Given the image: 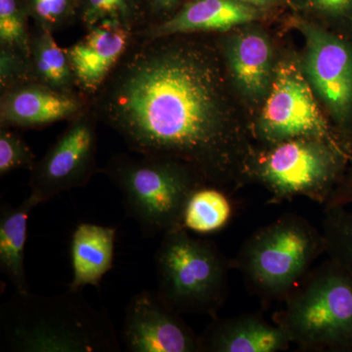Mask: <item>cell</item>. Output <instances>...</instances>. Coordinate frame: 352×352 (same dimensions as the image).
Segmentation results:
<instances>
[{"mask_svg":"<svg viewBox=\"0 0 352 352\" xmlns=\"http://www.w3.org/2000/svg\"><path fill=\"white\" fill-rule=\"evenodd\" d=\"M149 38L120 61L102 116L141 156L188 164L210 185L237 188L249 157L224 113L217 69L200 51Z\"/></svg>","mask_w":352,"mask_h":352,"instance_id":"1","label":"cell"},{"mask_svg":"<svg viewBox=\"0 0 352 352\" xmlns=\"http://www.w3.org/2000/svg\"><path fill=\"white\" fill-rule=\"evenodd\" d=\"M1 351L118 352L119 339L105 310L80 291L59 295L15 294L0 308Z\"/></svg>","mask_w":352,"mask_h":352,"instance_id":"2","label":"cell"},{"mask_svg":"<svg viewBox=\"0 0 352 352\" xmlns=\"http://www.w3.org/2000/svg\"><path fill=\"white\" fill-rule=\"evenodd\" d=\"M274 316L302 351L352 352V272L329 258L309 271Z\"/></svg>","mask_w":352,"mask_h":352,"instance_id":"3","label":"cell"},{"mask_svg":"<svg viewBox=\"0 0 352 352\" xmlns=\"http://www.w3.org/2000/svg\"><path fill=\"white\" fill-rule=\"evenodd\" d=\"M326 254L323 232L302 215L285 214L248 238L231 261L263 303L284 300Z\"/></svg>","mask_w":352,"mask_h":352,"instance_id":"4","label":"cell"},{"mask_svg":"<svg viewBox=\"0 0 352 352\" xmlns=\"http://www.w3.org/2000/svg\"><path fill=\"white\" fill-rule=\"evenodd\" d=\"M103 173L119 189L127 215L138 222L145 237L183 226L190 196L208 184L188 164L170 157H113Z\"/></svg>","mask_w":352,"mask_h":352,"instance_id":"5","label":"cell"},{"mask_svg":"<svg viewBox=\"0 0 352 352\" xmlns=\"http://www.w3.org/2000/svg\"><path fill=\"white\" fill-rule=\"evenodd\" d=\"M155 263L157 294L171 309L217 317L228 296L232 263L214 242L176 227L164 234Z\"/></svg>","mask_w":352,"mask_h":352,"instance_id":"6","label":"cell"},{"mask_svg":"<svg viewBox=\"0 0 352 352\" xmlns=\"http://www.w3.org/2000/svg\"><path fill=\"white\" fill-rule=\"evenodd\" d=\"M349 154L323 139H289L248 160L245 177L263 184L270 203L305 197L325 207L342 179Z\"/></svg>","mask_w":352,"mask_h":352,"instance_id":"7","label":"cell"},{"mask_svg":"<svg viewBox=\"0 0 352 352\" xmlns=\"http://www.w3.org/2000/svg\"><path fill=\"white\" fill-rule=\"evenodd\" d=\"M258 131L270 146L289 139L311 138L346 150L325 122L305 74L292 60H284L275 69Z\"/></svg>","mask_w":352,"mask_h":352,"instance_id":"8","label":"cell"},{"mask_svg":"<svg viewBox=\"0 0 352 352\" xmlns=\"http://www.w3.org/2000/svg\"><path fill=\"white\" fill-rule=\"evenodd\" d=\"M96 129L90 116L69 124L31 170L29 199L38 207L58 194L82 188L96 171Z\"/></svg>","mask_w":352,"mask_h":352,"instance_id":"9","label":"cell"},{"mask_svg":"<svg viewBox=\"0 0 352 352\" xmlns=\"http://www.w3.org/2000/svg\"><path fill=\"white\" fill-rule=\"evenodd\" d=\"M122 344L129 352H201L197 335L157 291L131 298L124 315Z\"/></svg>","mask_w":352,"mask_h":352,"instance_id":"10","label":"cell"},{"mask_svg":"<svg viewBox=\"0 0 352 352\" xmlns=\"http://www.w3.org/2000/svg\"><path fill=\"white\" fill-rule=\"evenodd\" d=\"M305 71L333 115L346 119L352 107V51L342 41L316 28H305Z\"/></svg>","mask_w":352,"mask_h":352,"instance_id":"11","label":"cell"},{"mask_svg":"<svg viewBox=\"0 0 352 352\" xmlns=\"http://www.w3.org/2000/svg\"><path fill=\"white\" fill-rule=\"evenodd\" d=\"M131 29L120 23L104 21L67 51L75 82L85 91L96 92L106 83L126 54Z\"/></svg>","mask_w":352,"mask_h":352,"instance_id":"12","label":"cell"},{"mask_svg":"<svg viewBox=\"0 0 352 352\" xmlns=\"http://www.w3.org/2000/svg\"><path fill=\"white\" fill-rule=\"evenodd\" d=\"M80 108L82 103L69 92L28 82L6 90L0 116L4 126L36 127L76 117Z\"/></svg>","mask_w":352,"mask_h":352,"instance_id":"13","label":"cell"},{"mask_svg":"<svg viewBox=\"0 0 352 352\" xmlns=\"http://www.w3.org/2000/svg\"><path fill=\"white\" fill-rule=\"evenodd\" d=\"M212 319L201 335V352H280L292 346L283 329L258 314Z\"/></svg>","mask_w":352,"mask_h":352,"instance_id":"14","label":"cell"},{"mask_svg":"<svg viewBox=\"0 0 352 352\" xmlns=\"http://www.w3.org/2000/svg\"><path fill=\"white\" fill-rule=\"evenodd\" d=\"M117 229L82 222L76 227L71 240L73 278L69 289L80 291L87 286L98 288L113 267Z\"/></svg>","mask_w":352,"mask_h":352,"instance_id":"15","label":"cell"},{"mask_svg":"<svg viewBox=\"0 0 352 352\" xmlns=\"http://www.w3.org/2000/svg\"><path fill=\"white\" fill-rule=\"evenodd\" d=\"M256 16L254 7L238 0H194L150 32L149 38L193 32L227 31L252 22Z\"/></svg>","mask_w":352,"mask_h":352,"instance_id":"16","label":"cell"},{"mask_svg":"<svg viewBox=\"0 0 352 352\" xmlns=\"http://www.w3.org/2000/svg\"><path fill=\"white\" fill-rule=\"evenodd\" d=\"M36 206L29 197L18 207L3 204L0 208V272L18 293L30 292L25 268L30 212Z\"/></svg>","mask_w":352,"mask_h":352,"instance_id":"17","label":"cell"},{"mask_svg":"<svg viewBox=\"0 0 352 352\" xmlns=\"http://www.w3.org/2000/svg\"><path fill=\"white\" fill-rule=\"evenodd\" d=\"M229 59L234 78L245 94L259 97L267 90L272 50L263 36L249 32L236 38Z\"/></svg>","mask_w":352,"mask_h":352,"instance_id":"18","label":"cell"},{"mask_svg":"<svg viewBox=\"0 0 352 352\" xmlns=\"http://www.w3.org/2000/svg\"><path fill=\"white\" fill-rule=\"evenodd\" d=\"M232 215L233 206L227 192L214 185L206 184L190 196L182 224L188 231L205 235L222 230Z\"/></svg>","mask_w":352,"mask_h":352,"instance_id":"19","label":"cell"},{"mask_svg":"<svg viewBox=\"0 0 352 352\" xmlns=\"http://www.w3.org/2000/svg\"><path fill=\"white\" fill-rule=\"evenodd\" d=\"M31 64L39 82L69 92L75 82L67 51L58 45L52 32L41 27L31 41Z\"/></svg>","mask_w":352,"mask_h":352,"instance_id":"20","label":"cell"},{"mask_svg":"<svg viewBox=\"0 0 352 352\" xmlns=\"http://www.w3.org/2000/svg\"><path fill=\"white\" fill-rule=\"evenodd\" d=\"M322 232L326 254L352 272V206L326 207Z\"/></svg>","mask_w":352,"mask_h":352,"instance_id":"21","label":"cell"},{"mask_svg":"<svg viewBox=\"0 0 352 352\" xmlns=\"http://www.w3.org/2000/svg\"><path fill=\"white\" fill-rule=\"evenodd\" d=\"M25 12L18 0H0V41L2 47L12 48L31 57Z\"/></svg>","mask_w":352,"mask_h":352,"instance_id":"22","label":"cell"},{"mask_svg":"<svg viewBox=\"0 0 352 352\" xmlns=\"http://www.w3.org/2000/svg\"><path fill=\"white\" fill-rule=\"evenodd\" d=\"M136 0H85L82 19L89 29L104 21L120 23L131 29Z\"/></svg>","mask_w":352,"mask_h":352,"instance_id":"23","label":"cell"},{"mask_svg":"<svg viewBox=\"0 0 352 352\" xmlns=\"http://www.w3.org/2000/svg\"><path fill=\"white\" fill-rule=\"evenodd\" d=\"M36 156L27 143L17 134L2 127L0 131V175L19 168L32 170Z\"/></svg>","mask_w":352,"mask_h":352,"instance_id":"24","label":"cell"},{"mask_svg":"<svg viewBox=\"0 0 352 352\" xmlns=\"http://www.w3.org/2000/svg\"><path fill=\"white\" fill-rule=\"evenodd\" d=\"M74 6L75 0H28V7L34 19L41 28L50 31L69 17Z\"/></svg>","mask_w":352,"mask_h":352,"instance_id":"25","label":"cell"},{"mask_svg":"<svg viewBox=\"0 0 352 352\" xmlns=\"http://www.w3.org/2000/svg\"><path fill=\"white\" fill-rule=\"evenodd\" d=\"M31 66V59L22 52L1 46L0 80L2 89L6 88L7 90V87L11 88L27 82L24 78L27 72H29V67Z\"/></svg>","mask_w":352,"mask_h":352,"instance_id":"26","label":"cell"},{"mask_svg":"<svg viewBox=\"0 0 352 352\" xmlns=\"http://www.w3.org/2000/svg\"><path fill=\"white\" fill-rule=\"evenodd\" d=\"M352 206V171L346 178H342L337 188L325 207L330 206Z\"/></svg>","mask_w":352,"mask_h":352,"instance_id":"27","label":"cell"},{"mask_svg":"<svg viewBox=\"0 0 352 352\" xmlns=\"http://www.w3.org/2000/svg\"><path fill=\"white\" fill-rule=\"evenodd\" d=\"M309 2L319 10L332 14L342 13L352 6V0H309Z\"/></svg>","mask_w":352,"mask_h":352,"instance_id":"28","label":"cell"},{"mask_svg":"<svg viewBox=\"0 0 352 352\" xmlns=\"http://www.w3.org/2000/svg\"><path fill=\"white\" fill-rule=\"evenodd\" d=\"M152 1L153 6L156 7L157 10H168L175 6L178 0H152Z\"/></svg>","mask_w":352,"mask_h":352,"instance_id":"29","label":"cell"},{"mask_svg":"<svg viewBox=\"0 0 352 352\" xmlns=\"http://www.w3.org/2000/svg\"><path fill=\"white\" fill-rule=\"evenodd\" d=\"M238 1L251 6H270L275 0H238Z\"/></svg>","mask_w":352,"mask_h":352,"instance_id":"30","label":"cell"}]
</instances>
